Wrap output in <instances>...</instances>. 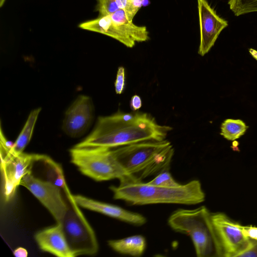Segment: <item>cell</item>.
<instances>
[{
	"mask_svg": "<svg viewBox=\"0 0 257 257\" xmlns=\"http://www.w3.org/2000/svg\"><path fill=\"white\" fill-rule=\"evenodd\" d=\"M172 127L159 124L147 113H115L99 116L92 132L77 147L115 148L147 141L165 140Z\"/></svg>",
	"mask_w": 257,
	"mask_h": 257,
	"instance_id": "obj_1",
	"label": "cell"
},
{
	"mask_svg": "<svg viewBox=\"0 0 257 257\" xmlns=\"http://www.w3.org/2000/svg\"><path fill=\"white\" fill-rule=\"evenodd\" d=\"M112 152L134 182L168 170L174 154L170 142L147 141L115 148Z\"/></svg>",
	"mask_w": 257,
	"mask_h": 257,
	"instance_id": "obj_2",
	"label": "cell"
},
{
	"mask_svg": "<svg viewBox=\"0 0 257 257\" xmlns=\"http://www.w3.org/2000/svg\"><path fill=\"white\" fill-rule=\"evenodd\" d=\"M113 198L136 205L160 203L194 205L203 202L205 194L199 180L177 187L153 185L142 181L111 186Z\"/></svg>",
	"mask_w": 257,
	"mask_h": 257,
	"instance_id": "obj_3",
	"label": "cell"
},
{
	"mask_svg": "<svg viewBox=\"0 0 257 257\" xmlns=\"http://www.w3.org/2000/svg\"><path fill=\"white\" fill-rule=\"evenodd\" d=\"M168 223L175 231L190 237L198 257H221L211 212L205 206L177 209L170 216Z\"/></svg>",
	"mask_w": 257,
	"mask_h": 257,
	"instance_id": "obj_4",
	"label": "cell"
},
{
	"mask_svg": "<svg viewBox=\"0 0 257 257\" xmlns=\"http://www.w3.org/2000/svg\"><path fill=\"white\" fill-rule=\"evenodd\" d=\"M70 155L71 162L81 173L95 181L117 179L120 184L134 182L115 158L112 148L74 146Z\"/></svg>",
	"mask_w": 257,
	"mask_h": 257,
	"instance_id": "obj_5",
	"label": "cell"
},
{
	"mask_svg": "<svg viewBox=\"0 0 257 257\" xmlns=\"http://www.w3.org/2000/svg\"><path fill=\"white\" fill-rule=\"evenodd\" d=\"M66 196L67 210L60 222L68 246L73 256L93 255L98 250L94 230L83 214L67 185L63 189Z\"/></svg>",
	"mask_w": 257,
	"mask_h": 257,
	"instance_id": "obj_6",
	"label": "cell"
},
{
	"mask_svg": "<svg viewBox=\"0 0 257 257\" xmlns=\"http://www.w3.org/2000/svg\"><path fill=\"white\" fill-rule=\"evenodd\" d=\"M1 168L5 200L9 201L14 195L23 177L31 171L32 165L41 161L45 155L22 153L16 155L11 152L13 145L1 131Z\"/></svg>",
	"mask_w": 257,
	"mask_h": 257,
	"instance_id": "obj_7",
	"label": "cell"
},
{
	"mask_svg": "<svg viewBox=\"0 0 257 257\" xmlns=\"http://www.w3.org/2000/svg\"><path fill=\"white\" fill-rule=\"evenodd\" d=\"M221 257H239L251 246L252 239L245 236L243 225L222 212H211Z\"/></svg>",
	"mask_w": 257,
	"mask_h": 257,
	"instance_id": "obj_8",
	"label": "cell"
},
{
	"mask_svg": "<svg viewBox=\"0 0 257 257\" xmlns=\"http://www.w3.org/2000/svg\"><path fill=\"white\" fill-rule=\"evenodd\" d=\"M20 185L29 190L49 211L57 223H60L66 213L67 204L59 186L49 181L35 177L31 171L23 177Z\"/></svg>",
	"mask_w": 257,
	"mask_h": 257,
	"instance_id": "obj_9",
	"label": "cell"
},
{
	"mask_svg": "<svg viewBox=\"0 0 257 257\" xmlns=\"http://www.w3.org/2000/svg\"><path fill=\"white\" fill-rule=\"evenodd\" d=\"M94 106L92 98L80 95L65 112L62 122L63 131L69 137L82 136L90 127L94 118Z\"/></svg>",
	"mask_w": 257,
	"mask_h": 257,
	"instance_id": "obj_10",
	"label": "cell"
},
{
	"mask_svg": "<svg viewBox=\"0 0 257 257\" xmlns=\"http://www.w3.org/2000/svg\"><path fill=\"white\" fill-rule=\"evenodd\" d=\"M200 27V44L198 53L201 56L207 54L214 46L228 22L220 17L207 0H197Z\"/></svg>",
	"mask_w": 257,
	"mask_h": 257,
	"instance_id": "obj_11",
	"label": "cell"
},
{
	"mask_svg": "<svg viewBox=\"0 0 257 257\" xmlns=\"http://www.w3.org/2000/svg\"><path fill=\"white\" fill-rule=\"evenodd\" d=\"M74 198L77 204L81 207L133 225H142L147 222L146 218L143 215L115 205L96 201L81 195H74Z\"/></svg>",
	"mask_w": 257,
	"mask_h": 257,
	"instance_id": "obj_12",
	"label": "cell"
},
{
	"mask_svg": "<svg viewBox=\"0 0 257 257\" xmlns=\"http://www.w3.org/2000/svg\"><path fill=\"white\" fill-rule=\"evenodd\" d=\"M35 240L42 250L58 257H74L60 223L38 232Z\"/></svg>",
	"mask_w": 257,
	"mask_h": 257,
	"instance_id": "obj_13",
	"label": "cell"
},
{
	"mask_svg": "<svg viewBox=\"0 0 257 257\" xmlns=\"http://www.w3.org/2000/svg\"><path fill=\"white\" fill-rule=\"evenodd\" d=\"M78 27L110 37L128 48H133L136 43L113 22L109 15L98 16L96 19L82 22L78 25Z\"/></svg>",
	"mask_w": 257,
	"mask_h": 257,
	"instance_id": "obj_14",
	"label": "cell"
},
{
	"mask_svg": "<svg viewBox=\"0 0 257 257\" xmlns=\"http://www.w3.org/2000/svg\"><path fill=\"white\" fill-rule=\"evenodd\" d=\"M109 16L113 22L136 43L146 42L150 39L147 27L136 25L133 21H128L122 10L119 9Z\"/></svg>",
	"mask_w": 257,
	"mask_h": 257,
	"instance_id": "obj_15",
	"label": "cell"
},
{
	"mask_svg": "<svg viewBox=\"0 0 257 257\" xmlns=\"http://www.w3.org/2000/svg\"><path fill=\"white\" fill-rule=\"evenodd\" d=\"M109 246L114 251L133 256H140L144 253L146 247L145 237L135 235L120 239L110 240Z\"/></svg>",
	"mask_w": 257,
	"mask_h": 257,
	"instance_id": "obj_16",
	"label": "cell"
},
{
	"mask_svg": "<svg viewBox=\"0 0 257 257\" xmlns=\"http://www.w3.org/2000/svg\"><path fill=\"white\" fill-rule=\"evenodd\" d=\"M41 111V108L38 107L32 110L29 113L23 129L11 149V152L13 154L18 155L23 153V151L31 139L36 122Z\"/></svg>",
	"mask_w": 257,
	"mask_h": 257,
	"instance_id": "obj_17",
	"label": "cell"
},
{
	"mask_svg": "<svg viewBox=\"0 0 257 257\" xmlns=\"http://www.w3.org/2000/svg\"><path fill=\"white\" fill-rule=\"evenodd\" d=\"M248 128V126L240 119L227 118L221 124L220 134L227 140L235 141L242 136Z\"/></svg>",
	"mask_w": 257,
	"mask_h": 257,
	"instance_id": "obj_18",
	"label": "cell"
},
{
	"mask_svg": "<svg viewBox=\"0 0 257 257\" xmlns=\"http://www.w3.org/2000/svg\"><path fill=\"white\" fill-rule=\"evenodd\" d=\"M42 161L47 166L49 181L59 186L62 189L65 188L67 185L60 166L47 156H45Z\"/></svg>",
	"mask_w": 257,
	"mask_h": 257,
	"instance_id": "obj_19",
	"label": "cell"
},
{
	"mask_svg": "<svg viewBox=\"0 0 257 257\" xmlns=\"http://www.w3.org/2000/svg\"><path fill=\"white\" fill-rule=\"evenodd\" d=\"M230 10L235 16L257 12V0H229Z\"/></svg>",
	"mask_w": 257,
	"mask_h": 257,
	"instance_id": "obj_20",
	"label": "cell"
},
{
	"mask_svg": "<svg viewBox=\"0 0 257 257\" xmlns=\"http://www.w3.org/2000/svg\"><path fill=\"white\" fill-rule=\"evenodd\" d=\"M145 0H116L120 9L122 10L130 21L133 20L144 5Z\"/></svg>",
	"mask_w": 257,
	"mask_h": 257,
	"instance_id": "obj_21",
	"label": "cell"
},
{
	"mask_svg": "<svg viewBox=\"0 0 257 257\" xmlns=\"http://www.w3.org/2000/svg\"><path fill=\"white\" fill-rule=\"evenodd\" d=\"M147 183L164 187H177L181 185L173 178L168 170L159 173L153 179Z\"/></svg>",
	"mask_w": 257,
	"mask_h": 257,
	"instance_id": "obj_22",
	"label": "cell"
},
{
	"mask_svg": "<svg viewBox=\"0 0 257 257\" xmlns=\"http://www.w3.org/2000/svg\"><path fill=\"white\" fill-rule=\"evenodd\" d=\"M96 1L95 11L98 13V16L110 15L120 9L116 0H96Z\"/></svg>",
	"mask_w": 257,
	"mask_h": 257,
	"instance_id": "obj_23",
	"label": "cell"
},
{
	"mask_svg": "<svg viewBox=\"0 0 257 257\" xmlns=\"http://www.w3.org/2000/svg\"><path fill=\"white\" fill-rule=\"evenodd\" d=\"M125 86V70L123 67L118 68L116 79L114 82L115 91L116 94L122 93Z\"/></svg>",
	"mask_w": 257,
	"mask_h": 257,
	"instance_id": "obj_24",
	"label": "cell"
},
{
	"mask_svg": "<svg viewBox=\"0 0 257 257\" xmlns=\"http://www.w3.org/2000/svg\"><path fill=\"white\" fill-rule=\"evenodd\" d=\"M243 232L247 237L254 240H257V227L250 226H243Z\"/></svg>",
	"mask_w": 257,
	"mask_h": 257,
	"instance_id": "obj_25",
	"label": "cell"
},
{
	"mask_svg": "<svg viewBox=\"0 0 257 257\" xmlns=\"http://www.w3.org/2000/svg\"><path fill=\"white\" fill-rule=\"evenodd\" d=\"M247 256H257V240L252 239L251 247L239 256V257Z\"/></svg>",
	"mask_w": 257,
	"mask_h": 257,
	"instance_id": "obj_26",
	"label": "cell"
},
{
	"mask_svg": "<svg viewBox=\"0 0 257 257\" xmlns=\"http://www.w3.org/2000/svg\"><path fill=\"white\" fill-rule=\"evenodd\" d=\"M142 105L141 97L138 95H134L130 101V107L133 111L139 109Z\"/></svg>",
	"mask_w": 257,
	"mask_h": 257,
	"instance_id": "obj_27",
	"label": "cell"
},
{
	"mask_svg": "<svg viewBox=\"0 0 257 257\" xmlns=\"http://www.w3.org/2000/svg\"><path fill=\"white\" fill-rule=\"evenodd\" d=\"M14 254L17 257H27L28 251L25 248L20 247L14 250Z\"/></svg>",
	"mask_w": 257,
	"mask_h": 257,
	"instance_id": "obj_28",
	"label": "cell"
},
{
	"mask_svg": "<svg viewBox=\"0 0 257 257\" xmlns=\"http://www.w3.org/2000/svg\"><path fill=\"white\" fill-rule=\"evenodd\" d=\"M248 51L250 55L256 60H257V51L252 49L250 48L248 49Z\"/></svg>",
	"mask_w": 257,
	"mask_h": 257,
	"instance_id": "obj_29",
	"label": "cell"
},
{
	"mask_svg": "<svg viewBox=\"0 0 257 257\" xmlns=\"http://www.w3.org/2000/svg\"><path fill=\"white\" fill-rule=\"evenodd\" d=\"M6 0H0V7H2Z\"/></svg>",
	"mask_w": 257,
	"mask_h": 257,
	"instance_id": "obj_30",
	"label": "cell"
}]
</instances>
